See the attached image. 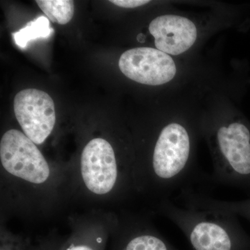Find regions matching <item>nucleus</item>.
I'll list each match as a JSON object with an SVG mask.
<instances>
[{"label": "nucleus", "instance_id": "f257e3e1", "mask_svg": "<svg viewBox=\"0 0 250 250\" xmlns=\"http://www.w3.org/2000/svg\"><path fill=\"white\" fill-rule=\"evenodd\" d=\"M162 210L184 233L192 250H242L244 237L234 215L188 206L181 208L170 200H164Z\"/></svg>", "mask_w": 250, "mask_h": 250}, {"label": "nucleus", "instance_id": "f03ea898", "mask_svg": "<svg viewBox=\"0 0 250 250\" xmlns=\"http://www.w3.org/2000/svg\"><path fill=\"white\" fill-rule=\"evenodd\" d=\"M213 179L225 186L250 184V130L241 122L222 125L214 135Z\"/></svg>", "mask_w": 250, "mask_h": 250}, {"label": "nucleus", "instance_id": "7ed1b4c3", "mask_svg": "<svg viewBox=\"0 0 250 250\" xmlns=\"http://www.w3.org/2000/svg\"><path fill=\"white\" fill-rule=\"evenodd\" d=\"M0 159L5 170L12 175L36 184L49 176L48 164L35 143L21 131H6L0 142Z\"/></svg>", "mask_w": 250, "mask_h": 250}, {"label": "nucleus", "instance_id": "20e7f679", "mask_svg": "<svg viewBox=\"0 0 250 250\" xmlns=\"http://www.w3.org/2000/svg\"><path fill=\"white\" fill-rule=\"evenodd\" d=\"M14 113L24 134L35 144L45 142L56 123L53 100L42 90H21L14 98Z\"/></svg>", "mask_w": 250, "mask_h": 250}, {"label": "nucleus", "instance_id": "39448f33", "mask_svg": "<svg viewBox=\"0 0 250 250\" xmlns=\"http://www.w3.org/2000/svg\"><path fill=\"white\" fill-rule=\"evenodd\" d=\"M119 67L130 80L149 85L167 83L177 72L170 56L152 47H137L126 51L119 59Z\"/></svg>", "mask_w": 250, "mask_h": 250}, {"label": "nucleus", "instance_id": "423d86ee", "mask_svg": "<svg viewBox=\"0 0 250 250\" xmlns=\"http://www.w3.org/2000/svg\"><path fill=\"white\" fill-rule=\"evenodd\" d=\"M81 169L85 185L90 191L98 195L111 191L118 175L111 145L100 138L90 141L82 152Z\"/></svg>", "mask_w": 250, "mask_h": 250}, {"label": "nucleus", "instance_id": "0eeeda50", "mask_svg": "<svg viewBox=\"0 0 250 250\" xmlns=\"http://www.w3.org/2000/svg\"><path fill=\"white\" fill-rule=\"evenodd\" d=\"M149 31L155 39L156 48L172 55H179L191 47L197 35V28L192 21L175 15H165L153 20Z\"/></svg>", "mask_w": 250, "mask_h": 250}, {"label": "nucleus", "instance_id": "6e6552de", "mask_svg": "<svg viewBox=\"0 0 250 250\" xmlns=\"http://www.w3.org/2000/svg\"><path fill=\"white\" fill-rule=\"evenodd\" d=\"M48 19L40 16L28 23L21 30L13 34L15 42L18 47L24 49L30 41L38 39H46L52 34Z\"/></svg>", "mask_w": 250, "mask_h": 250}, {"label": "nucleus", "instance_id": "1a4fd4ad", "mask_svg": "<svg viewBox=\"0 0 250 250\" xmlns=\"http://www.w3.org/2000/svg\"><path fill=\"white\" fill-rule=\"evenodd\" d=\"M36 3L53 22L63 25L73 18L75 4L72 0H37Z\"/></svg>", "mask_w": 250, "mask_h": 250}, {"label": "nucleus", "instance_id": "9d476101", "mask_svg": "<svg viewBox=\"0 0 250 250\" xmlns=\"http://www.w3.org/2000/svg\"><path fill=\"white\" fill-rule=\"evenodd\" d=\"M208 207L212 209L220 210L233 215H241L250 220V200L241 202H228L210 198Z\"/></svg>", "mask_w": 250, "mask_h": 250}, {"label": "nucleus", "instance_id": "9b49d317", "mask_svg": "<svg viewBox=\"0 0 250 250\" xmlns=\"http://www.w3.org/2000/svg\"><path fill=\"white\" fill-rule=\"evenodd\" d=\"M110 1L120 7L128 9L139 7L149 2L147 0H112Z\"/></svg>", "mask_w": 250, "mask_h": 250}, {"label": "nucleus", "instance_id": "f8f14e48", "mask_svg": "<svg viewBox=\"0 0 250 250\" xmlns=\"http://www.w3.org/2000/svg\"><path fill=\"white\" fill-rule=\"evenodd\" d=\"M68 250H93L90 247L87 246H83V245H81V246H77L72 247L70 248Z\"/></svg>", "mask_w": 250, "mask_h": 250}, {"label": "nucleus", "instance_id": "ddd939ff", "mask_svg": "<svg viewBox=\"0 0 250 250\" xmlns=\"http://www.w3.org/2000/svg\"><path fill=\"white\" fill-rule=\"evenodd\" d=\"M137 40L140 42H143L146 40V36L143 35V34H139L137 36Z\"/></svg>", "mask_w": 250, "mask_h": 250}, {"label": "nucleus", "instance_id": "4468645a", "mask_svg": "<svg viewBox=\"0 0 250 250\" xmlns=\"http://www.w3.org/2000/svg\"><path fill=\"white\" fill-rule=\"evenodd\" d=\"M98 241H99V242L101 241V239H100V238H99V239H98Z\"/></svg>", "mask_w": 250, "mask_h": 250}]
</instances>
